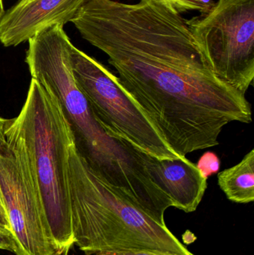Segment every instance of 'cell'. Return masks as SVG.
I'll list each match as a JSON object with an SVG mask.
<instances>
[{
	"label": "cell",
	"mask_w": 254,
	"mask_h": 255,
	"mask_svg": "<svg viewBox=\"0 0 254 255\" xmlns=\"http://www.w3.org/2000/svg\"><path fill=\"white\" fill-rule=\"evenodd\" d=\"M71 22L181 158L219 145L230 123L252 122L246 94L215 74L181 15L149 0H88Z\"/></svg>",
	"instance_id": "obj_1"
},
{
	"label": "cell",
	"mask_w": 254,
	"mask_h": 255,
	"mask_svg": "<svg viewBox=\"0 0 254 255\" xmlns=\"http://www.w3.org/2000/svg\"><path fill=\"white\" fill-rule=\"evenodd\" d=\"M69 188L74 245L97 252H155L195 255L167 228L128 196L101 181L75 144L69 152Z\"/></svg>",
	"instance_id": "obj_2"
},
{
	"label": "cell",
	"mask_w": 254,
	"mask_h": 255,
	"mask_svg": "<svg viewBox=\"0 0 254 255\" xmlns=\"http://www.w3.org/2000/svg\"><path fill=\"white\" fill-rule=\"evenodd\" d=\"M22 143L38 193L55 255L74 246L69 188V152L73 133L54 96L31 79L20 113L7 121Z\"/></svg>",
	"instance_id": "obj_3"
},
{
	"label": "cell",
	"mask_w": 254,
	"mask_h": 255,
	"mask_svg": "<svg viewBox=\"0 0 254 255\" xmlns=\"http://www.w3.org/2000/svg\"><path fill=\"white\" fill-rule=\"evenodd\" d=\"M70 62L78 87L107 135L159 160L181 158L158 128L124 94L110 70L73 44Z\"/></svg>",
	"instance_id": "obj_4"
},
{
	"label": "cell",
	"mask_w": 254,
	"mask_h": 255,
	"mask_svg": "<svg viewBox=\"0 0 254 255\" xmlns=\"http://www.w3.org/2000/svg\"><path fill=\"white\" fill-rule=\"evenodd\" d=\"M186 21L215 74L246 94L254 79V0H219Z\"/></svg>",
	"instance_id": "obj_5"
},
{
	"label": "cell",
	"mask_w": 254,
	"mask_h": 255,
	"mask_svg": "<svg viewBox=\"0 0 254 255\" xmlns=\"http://www.w3.org/2000/svg\"><path fill=\"white\" fill-rule=\"evenodd\" d=\"M7 123L4 135L9 151L0 155V193L13 241L11 253L13 255H55L22 143Z\"/></svg>",
	"instance_id": "obj_6"
},
{
	"label": "cell",
	"mask_w": 254,
	"mask_h": 255,
	"mask_svg": "<svg viewBox=\"0 0 254 255\" xmlns=\"http://www.w3.org/2000/svg\"><path fill=\"white\" fill-rule=\"evenodd\" d=\"M88 0H19L0 18V42L16 46L52 25L71 22Z\"/></svg>",
	"instance_id": "obj_7"
},
{
	"label": "cell",
	"mask_w": 254,
	"mask_h": 255,
	"mask_svg": "<svg viewBox=\"0 0 254 255\" xmlns=\"http://www.w3.org/2000/svg\"><path fill=\"white\" fill-rule=\"evenodd\" d=\"M147 167L173 207L185 213L196 211L207 189V178L188 157L159 160L149 156Z\"/></svg>",
	"instance_id": "obj_8"
},
{
	"label": "cell",
	"mask_w": 254,
	"mask_h": 255,
	"mask_svg": "<svg viewBox=\"0 0 254 255\" xmlns=\"http://www.w3.org/2000/svg\"><path fill=\"white\" fill-rule=\"evenodd\" d=\"M218 184L231 202L249 204L254 201V150L240 163L218 174Z\"/></svg>",
	"instance_id": "obj_9"
},
{
	"label": "cell",
	"mask_w": 254,
	"mask_h": 255,
	"mask_svg": "<svg viewBox=\"0 0 254 255\" xmlns=\"http://www.w3.org/2000/svg\"><path fill=\"white\" fill-rule=\"evenodd\" d=\"M157 4L164 6L166 8L174 13H185V12L197 10L201 13L207 11L211 6L203 3L201 0H149Z\"/></svg>",
	"instance_id": "obj_10"
},
{
	"label": "cell",
	"mask_w": 254,
	"mask_h": 255,
	"mask_svg": "<svg viewBox=\"0 0 254 255\" xmlns=\"http://www.w3.org/2000/svg\"><path fill=\"white\" fill-rule=\"evenodd\" d=\"M195 165L203 175L208 179L209 177L219 172L221 161L217 154L212 151H207L201 156Z\"/></svg>",
	"instance_id": "obj_11"
},
{
	"label": "cell",
	"mask_w": 254,
	"mask_h": 255,
	"mask_svg": "<svg viewBox=\"0 0 254 255\" xmlns=\"http://www.w3.org/2000/svg\"><path fill=\"white\" fill-rule=\"evenodd\" d=\"M85 255H171L155 253V252L142 251V250H131V251L97 252L88 253Z\"/></svg>",
	"instance_id": "obj_12"
},
{
	"label": "cell",
	"mask_w": 254,
	"mask_h": 255,
	"mask_svg": "<svg viewBox=\"0 0 254 255\" xmlns=\"http://www.w3.org/2000/svg\"><path fill=\"white\" fill-rule=\"evenodd\" d=\"M7 120L0 118V155H4L9 151V147L4 135V127Z\"/></svg>",
	"instance_id": "obj_13"
},
{
	"label": "cell",
	"mask_w": 254,
	"mask_h": 255,
	"mask_svg": "<svg viewBox=\"0 0 254 255\" xmlns=\"http://www.w3.org/2000/svg\"><path fill=\"white\" fill-rule=\"evenodd\" d=\"M13 241L9 232L0 229V250L12 252Z\"/></svg>",
	"instance_id": "obj_14"
},
{
	"label": "cell",
	"mask_w": 254,
	"mask_h": 255,
	"mask_svg": "<svg viewBox=\"0 0 254 255\" xmlns=\"http://www.w3.org/2000/svg\"><path fill=\"white\" fill-rule=\"evenodd\" d=\"M0 229L10 233V226H9L7 214H6L1 197H0Z\"/></svg>",
	"instance_id": "obj_15"
},
{
	"label": "cell",
	"mask_w": 254,
	"mask_h": 255,
	"mask_svg": "<svg viewBox=\"0 0 254 255\" xmlns=\"http://www.w3.org/2000/svg\"><path fill=\"white\" fill-rule=\"evenodd\" d=\"M4 6H3L2 0H0V18L1 17L3 14L4 13Z\"/></svg>",
	"instance_id": "obj_16"
},
{
	"label": "cell",
	"mask_w": 254,
	"mask_h": 255,
	"mask_svg": "<svg viewBox=\"0 0 254 255\" xmlns=\"http://www.w3.org/2000/svg\"><path fill=\"white\" fill-rule=\"evenodd\" d=\"M201 1H202L203 3H204V4H207V5L211 6L214 4V2L212 1V0H201Z\"/></svg>",
	"instance_id": "obj_17"
},
{
	"label": "cell",
	"mask_w": 254,
	"mask_h": 255,
	"mask_svg": "<svg viewBox=\"0 0 254 255\" xmlns=\"http://www.w3.org/2000/svg\"><path fill=\"white\" fill-rule=\"evenodd\" d=\"M0 197H1V193H0Z\"/></svg>",
	"instance_id": "obj_18"
}]
</instances>
